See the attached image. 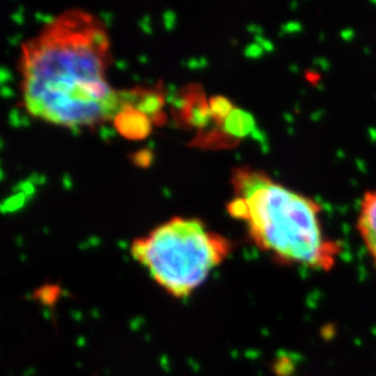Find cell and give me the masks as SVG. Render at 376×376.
I'll use <instances>...</instances> for the list:
<instances>
[{
  "instance_id": "1",
  "label": "cell",
  "mask_w": 376,
  "mask_h": 376,
  "mask_svg": "<svg viewBox=\"0 0 376 376\" xmlns=\"http://www.w3.org/2000/svg\"><path fill=\"white\" fill-rule=\"evenodd\" d=\"M110 41L104 23L83 10L52 18L23 44L22 96L34 117L67 128L95 127L124 108L106 81Z\"/></svg>"
},
{
  "instance_id": "2",
  "label": "cell",
  "mask_w": 376,
  "mask_h": 376,
  "mask_svg": "<svg viewBox=\"0 0 376 376\" xmlns=\"http://www.w3.org/2000/svg\"><path fill=\"white\" fill-rule=\"evenodd\" d=\"M233 187L228 211L247 222L253 242L274 261L324 272L335 266L340 245L324 234L322 207L313 198L251 168L235 169Z\"/></svg>"
},
{
  "instance_id": "3",
  "label": "cell",
  "mask_w": 376,
  "mask_h": 376,
  "mask_svg": "<svg viewBox=\"0 0 376 376\" xmlns=\"http://www.w3.org/2000/svg\"><path fill=\"white\" fill-rule=\"evenodd\" d=\"M232 251L226 237L198 219L173 218L132 243V256L171 297L185 300Z\"/></svg>"
},
{
  "instance_id": "4",
  "label": "cell",
  "mask_w": 376,
  "mask_h": 376,
  "mask_svg": "<svg viewBox=\"0 0 376 376\" xmlns=\"http://www.w3.org/2000/svg\"><path fill=\"white\" fill-rule=\"evenodd\" d=\"M174 106L178 108V117L187 126L205 129L213 121L210 101L200 87L191 86L183 89L174 99Z\"/></svg>"
},
{
  "instance_id": "5",
  "label": "cell",
  "mask_w": 376,
  "mask_h": 376,
  "mask_svg": "<svg viewBox=\"0 0 376 376\" xmlns=\"http://www.w3.org/2000/svg\"><path fill=\"white\" fill-rule=\"evenodd\" d=\"M124 106H132L149 116L151 121L160 123L165 120L162 108L165 106V94L158 88H133L121 91Z\"/></svg>"
},
{
  "instance_id": "6",
  "label": "cell",
  "mask_w": 376,
  "mask_h": 376,
  "mask_svg": "<svg viewBox=\"0 0 376 376\" xmlns=\"http://www.w3.org/2000/svg\"><path fill=\"white\" fill-rule=\"evenodd\" d=\"M115 127L118 133L127 139H144L151 132V118L141 111L124 106L123 110L115 117Z\"/></svg>"
},
{
  "instance_id": "7",
  "label": "cell",
  "mask_w": 376,
  "mask_h": 376,
  "mask_svg": "<svg viewBox=\"0 0 376 376\" xmlns=\"http://www.w3.org/2000/svg\"><path fill=\"white\" fill-rule=\"evenodd\" d=\"M358 229L376 267V190H372L363 196L358 216Z\"/></svg>"
},
{
  "instance_id": "8",
  "label": "cell",
  "mask_w": 376,
  "mask_h": 376,
  "mask_svg": "<svg viewBox=\"0 0 376 376\" xmlns=\"http://www.w3.org/2000/svg\"><path fill=\"white\" fill-rule=\"evenodd\" d=\"M216 128L226 136L230 144L234 145L236 140L247 137L248 134L255 131V118L247 111L241 110L239 107H234V110L228 115L223 123L221 126L216 127Z\"/></svg>"
},
{
  "instance_id": "9",
  "label": "cell",
  "mask_w": 376,
  "mask_h": 376,
  "mask_svg": "<svg viewBox=\"0 0 376 376\" xmlns=\"http://www.w3.org/2000/svg\"><path fill=\"white\" fill-rule=\"evenodd\" d=\"M208 101H210L214 124H216V127L221 126L223 121L228 117V115L234 110V106L224 96H212Z\"/></svg>"
},
{
  "instance_id": "10",
  "label": "cell",
  "mask_w": 376,
  "mask_h": 376,
  "mask_svg": "<svg viewBox=\"0 0 376 376\" xmlns=\"http://www.w3.org/2000/svg\"><path fill=\"white\" fill-rule=\"evenodd\" d=\"M26 197H27V195H25L21 191L17 192V194L10 196V197H7L6 200L2 202L1 211L4 212V213H6V212H15V211L20 210V208L25 205Z\"/></svg>"
},
{
  "instance_id": "11",
  "label": "cell",
  "mask_w": 376,
  "mask_h": 376,
  "mask_svg": "<svg viewBox=\"0 0 376 376\" xmlns=\"http://www.w3.org/2000/svg\"><path fill=\"white\" fill-rule=\"evenodd\" d=\"M151 153L149 151L142 150L140 152L137 153V158H136V163L139 166H147L151 161Z\"/></svg>"
}]
</instances>
